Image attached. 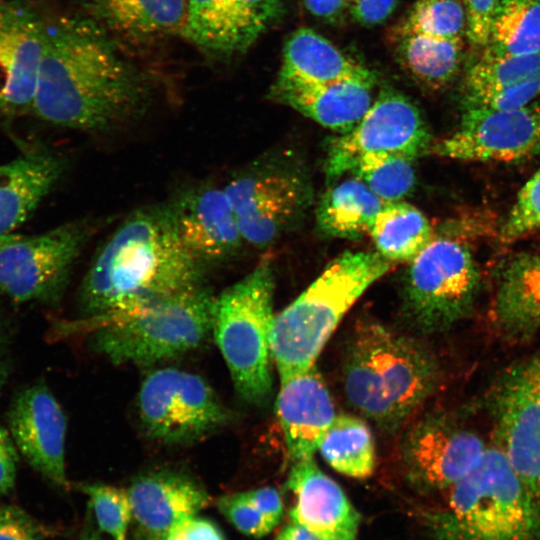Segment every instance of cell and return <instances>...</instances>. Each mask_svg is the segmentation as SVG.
<instances>
[{
    "label": "cell",
    "instance_id": "26",
    "mask_svg": "<svg viewBox=\"0 0 540 540\" xmlns=\"http://www.w3.org/2000/svg\"><path fill=\"white\" fill-rule=\"evenodd\" d=\"M495 321L508 337L524 339L540 328V254L522 253L501 269Z\"/></svg>",
    "mask_w": 540,
    "mask_h": 540
},
{
    "label": "cell",
    "instance_id": "22",
    "mask_svg": "<svg viewBox=\"0 0 540 540\" xmlns=\"http://www.w3.org/2000/svg\"><path fill=\"white\" fill-rule=\"evenodd\" d=\"M279 378L277 414L289 457L313 458L336 416L332 398L316 365Z\"/></svg>",
    "mask_w": 540,
    "mask_h": 540
},
{
    "label": "cell",
    "instance_id": "2",
    "mask_svg": "<svg viewBox=\"0 0 540 540\" xmlns=\"http://www.w3.org/2000/svg\"><path fill=\"white\" fill-rule=\"evenodd\" d=\"M206 269L188 252L169 204L138 209L104 243L81 285L91 317L139 307L200 285Z\"/></svg>",
    "mask_w": 540,
    "mask_h": 540
},
{
    "label": "cell",
    "instance_id": "17",
    "mask_svg": "<svg viewBox=\"0 0 540 540\" xmlns=\"http://www.w3.org/2000/svg\"><path fill=\"white\" fill-rule=\"evenodd\" d=\"M486 450L475 433L436 417L417 421L401 443L402 458L411 475L430 488L440 489L468 475Z\"/></svg>",
    "mask_w": 540,
    "mask_h": 540
},
{
    "label": "cell",
    "instance_id": "47",
    "mask_svg": "<svg viewBox=\"0 0 540 540\" xmlns=\"http://www.w3.org/2000/svg\"><path fill=\"white\" fill-rule=\"evenodd\" d=\"M274 540H319L305 527L291 522L285 525L276 535Z\"/></svg>",
    "mask_w": 540,
    "mask_h": 540
},
{
    "label": "cell",
    "instance_id": "4",
    "mask_svg": "<svg viewBox=\"0 0 540 540\" xmlns=\"http://www.w3.org/2000/svg\"><path fill=\"white\" fill-rule=\"evenodd\" d=\"M393 264L377 251H346L275 315L270 345L279 377L315 365L344 315Z\"/></svg>",
    "mask_w": 540,
    "mask_h": 540
},
{
    "label": "cell",
    "instance_id": "1",
    "mask_svg": "<svg viewBox=\"0 0 540 540\" xmlns=\"http://www.w3.org/2000/svg\"><path fill=\"white\" fill-rule=\"evenodd\" d=\"M150 98L144 75L90 18L61 17L47 24L31 111L35 116L105 135L138 120Z\"/></svg>",
    "mask_w": 540,
    "mask_h": 540
},
{
    "label": "cell",
    "instance_id": "23",
    "mask_svg": "<svg viewBox=\"0 0 540 540\" xmlns=\"http://www.w3.org/2000/svg\"><path fill=\"white\" fill-rule=\"evenodd\" d=\"M373 84L364 80L310 84L278 76L269 96L323 127L345 133L372 105Z\"/></svg>",
    "mask_w": 540,
    "mask_h": 540
},
{
    "label": "cell",
    "instance_id": "16",
    "mask_svg": "<svg viewBox=\"0 0 540 540\" xmlns=\"http://www.w3.org/2000/svg\"><path fill=\"white\" fill-rule=\"evenodd\" d=\"M9 433L28 464L52 484L67 488L66 415L44 384L20 391L8 412Z\"/></svg>",
    "mask_w": 540,
    "mask_h": 540
},
{
    "label": "cell",
    "instance_id": "18",
    "mask_svg": "<svg viewBox=\"0 0 540 540\" xmlns=\"http://www.w3.org/2000/svg\"><path fill=\"white\" fill-rule=\"evenodd\" d=\"M185 248L206 270L235 256L244 243L224 188L200 185L170 204Z\"/></svg>",
    "mask_w": 540,
    "mask_h": 540
},
{
    "label": "cell",
    "instance_id": "13",
    "mask_svg": "<svg viewBox=\"0 0 540 540\" xmlns=\"http://www.w3.org/2000/svg\"><path fill=\"white\" fill-rule=\"evenodd\" d=\"M431 150L442 157L482 162L540 156V99L509 110L463 108L457 130Z\"/></svg>",
    "mask_w": 540,
    "mask_h": 540
},
{
    "label": "cell",
    "instance_id": "48",
    "mask_svg": "<svg viewBox=\"0 0 540 540\" xmlns=\"http://www.w3.org/2000/svg\"><path fill=\"white\" fill-rule=\"evenodd\" d=\"M76 540H101L100 529L98 528L90 509L88 510L83 529Z\"/></svg>",
    "mask_w": 540,
    "mask_h": 540
},
{
    "label": "cell",
    "instance_id": "5",
    "mask_svg": "<svg viewBox=\"0 0 540 540\" xmlns=\"http://www.w3.org/2000/svg\"><path fill=\"white\" fill-rule=\"evenodd\" d=\"M215 296L203 285L92 317V346L114 364L153 365L199 347L212 331Z\"/></svg>",
    "mask_w": 540,
    "mask_h": 540
},
{
    "label": "cell",
    "instance_id": "20",
    "mask_svg": "<svg viewBox=\"0 0 540 540\" xmlns=\"http://www.w3.org/2000/svg\"><path fill=\"white\" fill-rule=\"evenodd\" d=\"M126 490L135 540H165L178 523L197 515L210 503L200 483L173 470L140 474Z\"/></svg>",
    "mask_w": 540,
    "mask_h": 540
},
{
    "label": "cell",
    "instance_id": "50",
    "mask_svg": "<svg viewBox=\"0 0 540 540\" xmlns=\"http://www.w3.org/2000/svg\"><path fill=\"white\" fill-rule=\"evenodd\" d=\"M15 234H8V235H1L0 236V246L3 245L5 242H7L9 239H11Z\"/></svg>",
    "mask_w": 540,
    "mask_h": 540
},
{
    "label": "cell",
    "instance_id": "7",
    "mask_svg": "<svg viewBox=\"0 0 540 540\" xmlns=\"http://www.w3.org/2000/svg\"><path fill=\"white\" fill-rule=\"evenodd\" d=\"M273 268L260 262L215 297L212 331L237 394L262 405L272 393Z\"/></svg>",
    "mask_w": 540,
    "mask_h": 540
},
{
    "label": "cell",
    "instance_id": "6",
    "mask_svg": "<svg viewBox=\"0 0 540 540\" xmlns=\"http://www.w3.org/2000/svg\"><path fill=\"white\" fill-rule=\"evenodd\" d=\"M446 540H538L540 498L518 476L500 448L449 488Z\"/></svg>",
    "mask_w": 540,
    "mask_h": 540
},
{
    "label": "cell",
    "instance_id": "27",
    "mask_svg": "<svg viewBox=\"0 0 540 540\" xmlns=\"http://www.w3.org/2000/svg\"><path fill=\"white\" fill-rule=\"evenodd\" d=\"M278 76L310 84L375 81L370 70L309 28L296 30L286 40Z\"/></svg>",
    "mask_w": 540,
    "mask_h": 540
},
{
    "label": "cell",
    "instance_id": "28",
    "mask_svg": "<svg viewBox=\"0 0 540 540\" xmlns=\"http://www.w3.org/2000/svg\"><path fill=\"white\" fill-rule=\"evenodd\" d=\"M385 202L357 176L330 187L322 196L316 220L331 237L359 239L369 234Z\"/></svg>",
    "mask_w": 540,
    "mask_h": 540
},
{
    "label": "cell",
    "instance_id": "3",
    "mask_svg": "<svg viewBox=\"0 0 540 540\" xmlns=\"http://www.w3.org/2000/svg\"><path fill=\"white\" fill-rule=\"evenodd\" d=\"M439 380L434 355L418 339L376 320H359L346 347L343 385L349 403L394 431L432 394Z\"/></svg>",
    "mask_w": 540,
    "mask_h": 540
},
{
    "label": "cell",
    "instance_id": "38",
    "mask_svg": "<svg viewBox=\"0 0 540 540\" xmlns=\"http://www.w3.org/2000/svg\"><path fill=\"white\" fill-rule=\"evenodd\" d=\"M463 108L509 110L525 106L540 96V77L506 87L489 88L462 94Z\"/></svg>",
    "mask_w": 540,
    "mask_h": 540
},
{
    "label": "cell",
    "instance_id": "45",
    "mask_svg": "<svg viewBox=\"0 0 540 540\" xmlns=\"http://www.w3.org/2000/svg\"><path fill=\"white\" fill-rule=\"evenodd\" d=\"M397 0H347L352 16L363 25L382 23L394 10Z\"/></svg>",
    "mask_w": 540,
    "mask_h": 540
},
{
    "label": "cell",
    "instance_id": "25",
    "mask_svg": "<svg viewBox=\"0 0 540 540\" xmlns=\"http://www.w3.org/2000/svg\"><path fill=\"white\" fill-rule=\"evenodd\" d=\"M93 22L110 36L147 42L182 33L186 0H83Z\"/></svg>",
    "mask_w": 540,
    "mask_h": 540
},
{
    "label": "cell",
    "instance_id": "33",
    "mask_svg": "<svg viewBox=\"0 0 540 540\" xmlns=\"http://www.w3.org/2000/svg\"><path fill=\"white\" fill-rule=\"evenodd\" d=\"M540 77V51L525 54L497 55L482 50L469 67L463 94L512 86Z\"/></svg>",
    "mask_w": 540,
    "mask_h": 540
},
{
    "label": "cell",
    "instance_id": "41",
    "mask_svg": "<svg viewBox=\"0 0 540 540\" xmlns=\"http://www.w3.org/2000/svg\"><path fill=\"white\" fill-rule=\"evenodd\" d=\"M0 540H40L35 522L14 506L0 508Z\"/></svg>",
    "mask_w": 540,
    "mask_h": 540
},
{
    "label": "cell",
    "instance_id": "31",
    "mask_svg": "<svg viewBox=\"0 0 540 540\" xmlns=\"http://www.w3.org/2000/svg\"><path fill=\"white\" fill-rule=\"evenodd\" d=\"M318 450L337 472L352 478L370 476L375 466V445L367 424L349 415L335 416Z\"/></svg>",
    "mask_w": 540,
    "mask_h": 540
},
{
    "label": "cell",
    "instance_id": "15",
    "mask_svg": "<svg viewBox=\"0 0 540 540\" xmlns=\"http://www.w3.org/2000/svg\"><path fill=\"white\" fill-rule=\"evenodd\" d=\"M47 24L22 0L0 1V112H31Z\"/></svg>",
    "mask_w": 540,
    "mask_h": 540
},
{
    "label": "cell",
    "instance_id": "34",
    "mask_svg": "<svg viewBox=\"0 0 540 540\" xmlns=\"http://www.w3.org/2000/svg\"><path fill=\"white\" fill-rule=\"evenodd\" d=\"M413 160L397 154H368L358 160L351 172L384 202L401 201L415 184Z\"/></svg>",
    "mask_w": 540,
    "mask_h": 540
},
{
    "label": "cell",
    "instance_id": "36",
    "mask_svg": "<svg viewBox=\"0 0 540 540\" xmlns=\"http://www.w3.org/2000/svg\"><path fill=\"white\" fill-rule=\"evenodd\" d=\"M88 496L89 509L100 531L112 540H127L132 510L127 490L103 483L80 484Z\"/></svg>",
    "mask_w": 540,
    "mask_h": 540
},
{
    "label": "cell",
    "instance_id": "46",
    "mask_svg": "<svg viewBox=\"0 0 540 540\" xmlns=\"http://www.w3.org/2000/svg\"><path fill=\"white\" fill-rule=\"evenodd\" d=\"M306 9L319 18L332 20L339 17L347 6V0H302Z\"/></svg>",
    "mask_w": 540,
    "mask_h": 540
},
{
    "label": "cell",
    "instance_id": "14",
    "mask_svg": "<svg viewBox=\"0 0 540 540\" xmlns=\"http://www.w3.org/2000/svg\"><path fill=\"white\" fill-rule=\"evenodd\" d=\"M223 188L244 242L260 249L289 230L310 201L307 182L291 171H254Z\"/></svg>",
    "mask_w": 540,
    "mask_h": 540
},
{
    "label": "cell",
    "instance_id": "32",
    "mask_svg": "<svg viewBox=\"0 0 540 540\" xmlns=\"http://www.w3.org/2000/svg\"><path fill=\"white\" fill-rule=\"evenodd\" d=\"M482 50L497 55L540 51V0H500Z\"/></svg>",
    "mask_w": 540,
    "mask_h": 540
},
{
    "label": "cell",
    "instance_id": "29",
    "mask_svg": "<svg viewBox=\"0 0 540 540\" xmlns=\"http://www.w3.org/2000/svg\"><path fill=\"white\" fill-rule=\"evenodd\" d=\"M393 40L400 63L421 85L437 90L459 71L463 57V37L445 38L395 29Z\"/></svg>",
    "mask_w": 540,
    "mask_h": 540
},
{
    "label": "cell",
    "instance_id": "39",
    "mask_svg": "<svg viewBox=\"0 0 540 540\" xmlns=\"http://www.w3.org/2000/svg\"><path fill=\"white\" fill-rule=\"evenodd\" d=\"M219 512L242 534L262 538L274 529L243 495L242 492L224 495L216 502Z\"/></svg>",
    "mask_w": 540,
    "mask_h": 540
},
{
    "label": "cell",
    "instance_id": "8",
    "mask_svg": "<svg viewBox=\"0 0 540 540\" xmlns=\"http://www.w3.org/2000/svg\"><path fill=\"white\" fill-rule=\"evenodd\" d=\"M480 274L461 242L433 237L412 260L404 284V313L421 333L451 328L472 311Z\"/></svg>",
    "mask_w": 540,
    "mask_h": 540
},
{
    "label": "cell",
    "instance_id": "35",
    "mask_svg": "<svg viewBox=\"0 0 540 540\" xmlns=\"http://www.w3.org/2000/svg\"><path fill=\"white\" fill-rule=\"evenodd\" d=\"M466 24L461 0H418L395 29L456 38L466 34Z\"/></svg>",
    "mask_w": 540,
    "mask_h": 540
},
{
    "label": "cell",
    "instance_id": "9",
    "mask_svg": "<svg viewBox=\"0 0 540 540\" xmlns=\"http://www.w3.org/2000/svg\"><path fill=\"white\" fill-rule=\"evenodd\" d=\"M147 435L170 445L190 444L225 426L230 414L202 377L174 368L154 370L138 395Z\"/></svg>",
    "mask_w": 540,
    "mask_h": 540
},
{
    "label": "cell",
    "instance_id": "49",
    "mask_svg": "<svg viewBox=\"0 0 540 540\" xmlns=\"http://www.w3.org/2000/svg\"><path fill=\"white\" fill-rule=\"evenodd\" d=\"M8 375V360L4 349V342L0 338V389L4 385Z\"/></svg>",
    "mask_w": 540,
    "mask_h": 540
},
{
    "label": "cell",
    "instance_id": "30",
    "mask_svg": "<svg viewBox=\"0 0 540 540\" xmlns=\"http://www.w3.org/2000/svg\"><path fill=\"white\" fill-rule=\"evenodd\" d=\"M369 234L377 252L392 263L412 261L434 237L426 216L404 201L385 202Z\"/></svg>",
    "mask_w": 540,
    "mask_h": 540
},
{
    "label": "cell",
    "instance_id": "40",
    "mask_svg": "<svg viewBox=\"0 0 540 540\" xmlns=\"http://www.w3.org/2000/svg\"><path fill=\"white\" fill-rule=\"evenodd\" d=\"M466 13V35L477 48L488 44L494 13L500 0H461Z\"/></svg>",
    "mask_w": 540,
    "mask_h": 540
},
{
    "label": "cell",
    "instance_id": "44",
    "mask_svg": "<svg viewBox=\"0 0 540 540\" xmlns=\"http://www.w3.org/2000/svg\"><path fill=\"white\" fill-rule=\"evenodd\" d=\"M242 493L274 526L280 522L283 515V501L277 489L267 486Z\"/></svg>",
    "mask_w": 540,
    "mask_h": 540
},
{
    "label": "cell",
    "instance_id": "24",
    "mask_svg": "<svg viewBox=\"0 0 540 540\" xmlns=\"http://www.w3.org/2000/svg\"><path fill=\"white\" fill-rule=\"evenodd\" d=\"M63 169L57 155L38 149L0 164V236L12 234L33 214Z\"/></svg>",
    "mask_w": 540,
    "mask_h": 540
},
{
    "label": "cell",
    "instance_id": "12",
    "mask_svg": "<svg viewBox=\"0 0 540 540\" xmlns=\"http://www.w3.org/2000/svg\"><path fill=\"white\" fill-rule=\"evenodd\" d=\"M498 448L540 498V351L511 367L493 396Z\"/></svg>",
    "mask_w": 540,
    "mask_h": 540
},
{
    "label": "cell",
    "instance_id": "42",
    "mask_svg": "<svg viewBox=\"0 0 540 540\" xmlns=\"http://www.w3.org/2000/svg\"><path fill=\"white\" fill-rule=\"evenodd\" d=\"M165 540H225V537L214 522L195 515L178 523Z\"/></svg>",
    "mask_w": 540,
    "mask_h": 540
},
{
    "label": "cell",
    "instance_id": "19",
    "mask_svg": "<svg viewBox=\"0 0 540 540\" xmlns=\"http://www.w3.org/2000/svg\"><path fill=\"white\" fill-rule=\"evenodd\" d=\"M282 0H187L182 34L220 57L245 52L279 16Z\"/></svg>",
    "mask_w": 540,
    "mask_h": 540
},
{
    "label": "cell",
    "instance_id": "21",
    "mask_svg": "<svg viewBox=\"0 0 540 540\" xmlns=\"http://www.w3.org/2000/svg\"><path fill=\"white\" fill-rule=\"evenodd\" d=\"M287 486L295 497L289 511L297 523L319 540H356L360 514L343 489L313 458L293 462Z\"/></svg>",
    "mask_w": 540,
    "mask_h": 540
},
{
    "label": "cell",
    "instance_id": "11",
    "mask_svg": "<svg viewBox=\"0 0 540 540\" xmlns=\"http://www.w3.org/2000/svg\"><path fill=\"white\" fill-rule=\"evenodd\" d=\"M431 136L417 107L395 91H383L365 115L330 145L327 177L351 172L368 154L389 153L415 159L430 145Z\"/></svg>",
    "mask_w": 540,
    "mask_h": 540
},
{
    "label": "cell",
    "instance_id": "37",
    "mask_svg": "<svg viewBox=\"0 0 540 540\" xmlns=\"http://www.w3.org/2000/svg\"><path fill=\"white\" fill-rule=\"evenodd\" d=\"M540 227V170L520 189L500 229V240L510 243Z\"/></svg>",
    "mask_w": 540,
    "mask_h": 540
},
{
    "label": "cell",
    "instance_id": "10",
    "mask_svg": "<svg viewBox=\"0 0 540 540\" xmlns=\"http://www.w3.org/2000/svg\"><path fill=\"white\" fill-rule=\"evenodd\" d=\"M90 233L88 222L75 220L34 236L15 234L0 246V294L15 302L57 299Z\"/></svg>",
    "mask_w": 540,
    "mask_h": 540
},
{
    "label": "cell",
    "instance_id": "43",
    "mask_svg": "<svg viewBox=\"0 0 540 540\" xmlns=\"http://www.w3.org/2000/svg\"><path fill=\"white\" fill-rule=\"evenodd\" d=\"M18 452L9 431L0 425V496L8 494L15 486Z\"/></svg>",
    "mask_w": 540,
    "mask_h": 540
}]
</instances>
